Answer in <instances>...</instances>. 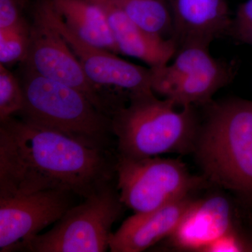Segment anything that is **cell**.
<instances>
[{"label":"cell","mask_w":252,"mask_h":252,"mask_svg":"<svg viewBox=\"0 0 252 252\" xmlns=\"http://www.w3.org/2000/svg\"><path fill=\"white\" fill-rule=\"evenodd\" d=\"M137 26L163 39H172L174 22L167 0H109Z\"/></svg>","instance_id":"obj_16"},{"label":"cell","mask_w":252,"mask_h":252,"mask_svg":"<svg viewBox=\"0 0 252 252\" xmlns=\"http://www.w3.org/2000/svg\"><path fill=\"white\" fill-rule=\"evenodd\" d=\"M231 34H233L239 40L252 46V24L238 30V31L233 32Z\"/></svg>","instance_id":"obj_21"},{"label":"cell","mask_w":252,"mask_h":252,"mask_svg":"<svg viewBox=\"0 0 252 252\" xmlns=\"http://www.w3.org/2000/svg\"><path fill=\"white\" fill-rule=\"evenodd\" d=\"M150 69L154 93L182 107L210 103L234 74L233 65L214 59L202 45L181 47L171 64Z\"/></svg>","instance_id":"obj_8"},{"label":"cell","mask_w":252,"mask_h":252,"mask_svg":"<svg viewBox=\"0 0 252 252\" xmlns=\"http://www.w3.org/2000/svg\"><path fill=\"white\" fill-rule=\"evenodd\" d=\"M34 4L64 38L94 84L114 86L126 90L127 94L153 92L150 68L127 62L108 50L83 41L66 26L51 0H36Z\"/></svg>","instance_id":"obj_9"},{"label":"cell","mask_w":252,"mask_h":252,"mask_svg":"<svg viewBox=\"0 0 252 252\" xmlns=\"http://www.w3.org/2000/svg\"><path fill=\"white\" fill-rule=\"evenodd\" d=\"M117 154L15 116L0 122V196L66 190L81 198L114 182Z\"/></svg>","instance_id":"obj_1"},{"label":"cell","mask_w":252,"mask_h":252,"mask_svg":"<svg viewBox=\"0 0 252 252\" xmlns=\"http://www.w3.org/2000/svg\"><path fill=\"white\" fill-rule=\"evenodd\" d=\"M195 199L189 195L165 206L128 217L113 233L112 252H141L152 248L175 231Z\"/></svg>","instance_id":"obj_13"},{"label":"cell","mask_w":252,"mask_h":252,"mask_svg":"<svg viewBox=\"0 0 252 252\" xmlns=\"http://www.w3.org/2000/svg\"><path fill=\"white\" fill-rule=\"evenodd\" d=\"M23 106L21 81L7 67L0 64V122L21 112Z\"/></svg>","instance_id":"obj_18"},{"label":"cell","mask_w":252,"mask_h":252,"mask_svg":"<svg viewBox=\"0 0 252 252\" xmlns=\"http://www.w3.org/2000/svg\"><path fill=\"white\" fill-rule=\"evenodd\" d=\"M103 9L119 53L140 60L150 68L168 64L177 54V43L163 39L137 26L109 0H94Z\"/></svg>","instance_id":"obj_14"},{"label":"cell","mask_w":252,"mask_h":252,"mask_svg":"<svg viewBox=\"0 0 252 252\" xmlns=\"http://www.w3.org/2000/svg\"><path fill=\"white\" fill-rule=\"evenodd\" d=\"M126 207L114 182L73 205L49 231L32 237L18 250L32 252H104L113 225Z\"/></svg>","instance_id":"obj_5"},{"label":"cell","mask_w":252,"mask_h":252,"mask_svg":"<svg viewBox=\"0 0 252 252\" xmlns=\"http://www.w3.org/2000/svg\"><path fill=\"white\" fill-rule=\"evenodd\" d=\"M193 153L207 182L252 201V102L212 101Z\"/></svg>","instance_id":"obj_2"},{"label":"cell","mask_w":252,"mask_h":252,"mask_svg":"<svg viewBox=\"0 0 252 252\" xmlns=\"http://www.w3.org/2000/svg\"><path fill=\"white\" fill-rule=\"evenodd\" d=\"M21 64L43 77L80 91L110 118L122 105L105 87L94 84L87 77L64 38L35 4L32 11L29 49Z\"/></svg>","instance_id":"obj_7"},{"label":"cell","mask_w":252,"mask_h":252,"mask_svg":"<svg viewBox=\"0 0 252 252\" xmlns=\"http://www.w3.org/2000/svg\"><path fill=\"white\" fill-rule=\"evenodd\" d=\"M235 230L229 200L220 194H213L195 199L168 238L180 250L207 252L215 242Z\"/></svg>","instance_id":"obj_11"},{"label":"cell","mask_w":252,"mask_h":252,"mask_svg":"<svg viewBox=\"0 0 252 252\" xmlns=\"http://www.w3.org/2000/svg\"><path fill=\"white\" fill-rule=\"evenodd\" d=\"M31 22L27 18L10 27L0 29V64L6 67L23 63L31 39Z\"/></svg>","instance_id":"obj_17"},{"label":"cell","mask_w":252,"mask_h":252,"mask_svg":"<svg viewBox=\"0 0 252 252\" xmlns=\"http://www.w3.org/2000/svg\"><path fill=\"white\" fill-rule=\"evenodd\" d=\"M116 173L121 200L135 213L185 198L207 182L192 175L183 162L159 157L132 158L117 154Z\"/></svg>","instance_id":"obj_6"},{"label":"cell","mask_w":252,"mask_h":252,"mask_svg":"<svg viewBox=\"0 0 252 252\" xmlns=\"http://www.w3.org/2000/svg\"><path fill=\"white\" fill-rule=\"evenodd\" d=\"M252 24V0H247L239 6L233 19L230 33Z\"/></svg>","instance_id":"obj_20"},{"label":"cell","mask_w":252,"mask_h":252,"mask_svg":"<svg viewBox=\"0 0 252 252\" xmlns=\"http://www.w3.org/2000/svg\"><path fill=\"white\" fill-rule=\"evenodd\" d=\"M23 106L16 115L93 148L110 150L111 118L80 91L21 64Z\"/></svg>","instance_id":"obj_4"},{"label":"cell","mask_w":252,"mask_h":252,"mask_svg":"<svg viewBox=\"0 0 252 252\" xmlns=\"http://www.w3.org/2000/svg\"><path fill=\"white\" fill-rule=\"evenodd\" d=\"M178 49L188 45L209 47L214 39L230 32L233 19L227 0H167Z\"/></svg>","instance_id":"obj_12"},{"label":"cell","mask_w":252,"mask_h":252,"mask_svg":"<svg viewBox=\"0 0 252 252\" xmlns=\"http://www.w3.org/2000/svg\"><path fill=\"white\" fill-rule=\"evenodd\" d=\"M129 102L111 117L117 155L132 158L193 153L200 121L193 106L177 111L170 99L154 92L128 94Z\"/></svg>","instance_id":"obj_3"},{"label":"cell","mask_w":252,"mask_h":252,"mask_svg":"<svg viewBox=\"0 0 252 252\" xmlns=\"http://www.w3.org/2000/svg\"><path fill=\"white\" fill-rule=\"evenodd\" d=\"M75 196L61 190L0 196V252L15 251L56 223L74 205Z\"/></svg>","instance_id":"obj_10"},{"label":"cell","mask_w":252,"mask_h":252,"mask_svg":"<svg viewBox=\"0 0 252 252\" xmlns=\"http://www.w3.org/2000/svg\"><path fill=\"white\" fill-rule=\"evenodd\" d=\"M26 0H0V29L10 27L26 19Z\"/></svg>","instance_id":"obj_19"},{"label":"cell","mask_w":252,"mask_h":252,"mask_svg":"<svg viewBox=\"0 0 252 252\" xmlns=\"http://www.w3.org/2000/svg\"><path fill=\"white\" fill-rule=\"evenodd\" d=\"M66 26L91 45L119 54L105 13L94 0H51Z\"/></svg>","instance_id":"obj_15"}]
</instances>
